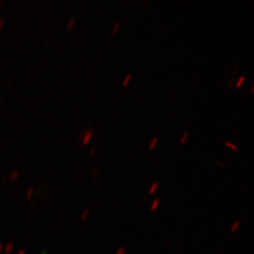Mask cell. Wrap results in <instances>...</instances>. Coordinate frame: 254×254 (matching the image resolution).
I'll use <instances>...</instances> for the list:
<instances>
[{
  "mask_svg": "<svg viewBox=\"0 0 254 254\" xmlns=\"http://www.w3.org/2000/svg\"><path fill=\"white\" fill-rule=\"evenodd\" d=\"M244 80H245V76H244V75H242V76L239 78L238 82L236 83V87H237V88H239V87L242 85V83H243Z\"/></svg>",
  "mask_w": 254,
  "mask_h": 254,
  "instance_id": "5b68a950",
  "label": "cell"
},
{
  "mask_svg": "<svg viewBox=\"0 0 254 254\" xmlns=\"http://www.w3.org/2000/svg\"><path fill=\"white\" fill-rule=\"evenodd\" d=\"M239 226H240V221H236V222L232 225V227L230 229V232H231L232 234H235L236 231L238 230Z\"/></svg>",
  "mask_w": 254,
  "mask_h": 254,
  "instance_id": "6da1fadb",
  "label": "cell"
},
{
  "mask_svg": "<svg viewBox=\"0 0 254 254\" xmlns=\"http://www.w3.org/2000/svg\"><path fill=\"white\" fill-rule=\"evenodd\" d=\"M157 188H158V184H157V183H154V184L152 185V187H151V190H149V193H150L151 195H152V194H154V193L156 192Z\"/></svg>",
  "mask_w": 254,
  "mask_h": 254,
  "instance_id": "7a4b0ae2",
  "label": "cell"
},
{
  "mask_svg": "<svg viewBox=\"0 0 254 254\" xmlns=\"http://www.w3.org/2000/svg\"><path fill=\"white\" fill-rule=\"evenodd\" d=\"M156 142H157V138L154 137V139H153V141H152V144L150 146V149H154L155 145H156Z\"/></svg>",
  "mask_w": 254,
  "mask_h": 254,
  "instance_id": "52a82bcc",
  "label": "cell"
},
{
  "mask_svg": "<svg viewBox=\"0 0 254 254\" xmlns=\"http://www.w3.org/2000/svg\"><path fill=\"white\" fill-rule=\"evenodd\" d=\"M224 144L228 146V147H230V148H232L234 151H238V147H237V146L234 145V144H232V143H230V142H228V141H225Z\"/></svg>",
  "mask_w": 254,
  "mask_h": 254,
  "instance_id": "277c9868",
  "label": "cell"
},
{
  "mask_svg": "<svg viewBox=\"0 0 254 254\" xmlns=\"http://www.w3.org/2000/svg\"><path fill=\"white\" fill-rule=\"evenodd\" d=\"M159 202H160V200H159V199H156V200H154V202H153V205H152V207H151V210H152V211L156 210L157 206H158V204H159Z\"/></svg>",
  "mask_w": 254,
  "mask_h": 254,
  "instance_id": "3957f363",
  "label": "cell"
},
{
  "mask_svg": "<svg viewBox=\"0 0 254 254\" xmlns=\"http://www.w3.org/2000/svg\"><path fill=\"white\" fill-rule=\"evenodd\" d=\"M254 88H253V89H252V91H251V93H253V92H254Z\"/></svg>",
  "mask_w": 254,
  "mask_h": 254,
  "instance_id": "ba28073f",
  "label": "cell"
},
{
  "mask_svg": "<svg viewBox=\"0 0 254 254\" xmlns=\"http://www.w3.org/2000/svg\"><path fill=\"white\" fill-rule=\"evenodd\" d=\"M188 136H189V133H186V134H184V136H183V137H182L181 141H180V143H181V144H184V143H185V141L187 140Z\"/></svg>",
  "mask_w": 254,
  "mask_h": 254,
  "instance_id": "8992f818",
  "label": "cell"
}]
</instances>
